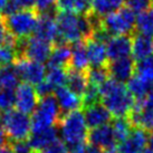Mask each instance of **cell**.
Returning a JSON list of instances; mask_svg holds the SVG:
<instances>
[{
  "mask_svg": "<svg viewBox=\"0 0 153 153\" xmlns=\"http://www.w3.org/2000/svg\"><path fill=\"white\" fill-rule=\"evenodd\" d=\"M87 143L94 145L102 151L116 149V140H115L114 132L111 124H105L98 128L88 130L87 134Z\"/></svg>",
  "mask_w": 153,
  "mask_h": 153,
  "instance_id": "7c38bea8",
  "label": "cell"
},
{
  "mask_svg": "<svg viewBox=\"0 0 153 153\" xmlns=\"http://www.w3.org/2000/svg\"><path fill=\"white\" fill-rule=\"evenodd\" d=\"M54 45L46 40L31 36L27 39L17 40L18 58L25 57L27 59L43 64L48 60L53 51Z\"/></svg>",
  "mask_w": 153,
  "mask_h": 153,
  "instance_id": "ba28073f",
  "label": "cell"
},
{
  "mask_svg": "<svg viewBox=\"0 0 153 153\" xmlns=\"http://www.w3.org/2000/svg\"><path fill=\"white\" fill-rule=\"evenodd\" d=\"M39 101L40 97L36 88L28 83H20L15 91V106L22 113L33 114Z\"/></svg>",
  "mask_w": 153,
  "mask_h": 153,
  "instance_id": "8fae6325",
  "label": "cell"
},
{
  "mask_svg": "<svg viewBox=\"0 0 153 153\" xmlns=\"http://www.w3.org/2000/svg\"><path fill=\"white\" fill-rule=\"evenodd\" d=\"M100 95L102 104L114 117H128L135 105V98L126 85L112 78L100 87Z\"/></svg>",
  "mask_w": 153,
  "mask_h": 153,
  "instance_id": "7a4b0ae2",
  "label": "cell"
},
{
  "mask_svg": "<svg viewBox=\"0 0 153 153\" xmlns=\"http://www.w3.org/2000/svg\"><path fill=\"white\" fill-rule=\"evenodd\" d=\"M111 125H112V128L114 132L115 140L117 142V144L125 140L133 130V125L128 117H114L112 120Z\"/></svg>",
  "mask_w": 153,
  "mask_h": 153,
  "instance_id": "f546056e",
  "label": "cell"
},
{
  "mask_svg": "<svg viewBox=\"0 0 153 153\" xmlns=\"http://www.w3.org/2000/svg\"><path fill=\"white\" fill-rule=\"evenodd\" d=\"M135 73L136 75L153 84V56L146 59L136 62Z\"/></svg>",
  "mask_w": 153,
  "mask_h": 153,
  "instance_id": "d6a6232c",
  "label": "cell"
},
{
  "mask_svg": "<svg viewBox=\"0 0 153 153\" xmlns=\"http://www.w3.org/2000/svg\"><path fill=\"white\" fill-rule=\"evenodd\" d=\"M66 86L69 91L82 98L88 86V81L86 77V72H78L72 68H67V82Z\"/></svg>",
  "mask_w": 153,
  "mask_h": 153,
  "instance_id": "d4e9b609",
  "label": "cell"
},
{
  "mask_svg": "<svg viewBox=\"0 0 153 153\" xmlns=\"http://www.w3.org/2000/svg\"><path fill=\"white\" fill-rule=\"evenodd\" d=\"M132 51V36H115L107 42L106 53L108 62L130 57Z\"/></svg>",
  "mask_w": 153,
  "mask_h": 153,
  "instance_id": "9a60e30c",
  "label": "cell"
},
{
  "mask_svg": "<svg viewBox=\"0 0 153 153\" xmlns=\"http://www.w3.org/2000/svg\"><path fill=\"white\" fill-rule=\"evenodd\" d=\"M54 96L57 101L62 117L71 112L81 110V107H83L82 98L73 93L72 91H69L66 86L56 88L54 92Z\"/></svg>",
  "mask_w": 153,
  "mask_h": 153,
  "instance_id": "2e32d148",
  "label": "cell"
},
{
  "mask_svg": "<svg viewBox=\"0 0 153 153\" xmlns=\"http://www.w3.org/2000/svg\"><path fill=\"white\" fill-rule=\"evenodd\" d=\"M84 119L88 128H95L112 122L113 116L101 102L84 108Z\"/></svg>",
  "mask_w": 153,
  "mask_h": 153,
  "instance_id": "e0dca14e",
  "label": "cell"
},
{
  "mask_svg": "<svg viewBox=\"0 0 153 153\" xmlns=\"http://www.w3.org/2000/svg\"><path fill=\"white\" fill-rule=\"evenodd\" d=\"M133 128L153 131V93L143 100L135 101V105L128 116Z\"/></svg>",
  "mask_w": 153,
  "mask_h": 153,
  "instance_id": "9c48e42d",
  "label": "cell"
},
{
  "mask_svg": "<svg viewBox=\"0 0 153 153\" xmlns=\"http://www.w3.org/2000/svg\"><path fill=\"white\" fill-rule=\"evenodd\" d=\"M7 36H8V30H7V27H6L4 18L1 16L0 17V47L4 45Z\"/></svg>",
  "mask_w": 153,
  "mask_h": 153,
  "instance_id": "b9f144b4",
  "label": "cell"
},
{
  "mask_svg": "<svg viewBox=\"0 0 153 153\" xmlns=\"http://www.w3.org/2000/svg\"><path fill=\"white\" fill-rule=\"evenodd\" d=\"M86 77L88 84L94 85L96 87H101V86L107 81L110 79V74H108V69L107 66L105 67H89L86 71Z\"/></svg>",
  "mask_w": 153,
  "mask_h": 153,
  "instance_id": "4dcf8cb0",
  "label": "cell"
},
{
  "mask_svg": "<svg viewBox=\"0 0 153 153\" xmlns=\"http://www.w3.org/2000/svg\"><path fill=\"white\" fill-rule=\"evenodd\" d=\"M89 67H105L108 64L106 45L93 39L85 40Z\"/></svg>",
  "mask_w": 153,
  "mask_h": 153,
  "instance_id": "ffe728a7",
  "label": "cell"
},
{
  "mask_svg": "<svg viewBox=\"0 0 153 153\" xmlns=\"http://www.w3.org/2000/svg\"><path fill=\"white\" fill-rule=\"evenodd\" d=\"M56 22L58 28V39L55 45H73L78 42H85L92 37L94 31L88 13L77 15L73 13H58Z\"/></svg>",
  "mask_w": 153,
  "mask_h": 153,
  "instance_id": "6da1fadb",
  "label": "cell"
},
{
  "mask_svg": "<svg viewBox=\"0 0 153 153\" xmlns=\"http://www.w3.org/2000/svg\"><path fill=\"white\" fill-rule=\"evenodd\" d=\"M34 9L38 15H58L56 9V0H35Z\"/></svg>",
  "mask_w": 153,
  "mask_h": 153,
  "instance_id": "d590c367",
  "label": "cell"
},
{
  "mask_svg": "<svg viewBox=\"0 0 153 153\" xmlns=\"http://www.w3.org/2000/svg\"><path fill=\"white\" fill-rule=\"evenodd\" d=\"M39 153H69V151L66 148V145L63 143V141L57 140L56 142H54L49 146H47L46 149H44Z\"/></svg>",
  "mask_w": 153,
  "mask_h": 153,
  "instance_id": "60d3db41",
  "label": "cell"
},
{
  "mask_svg": "<svg viewBox=\"0 0 153 153\" xmlns=\"http://www.w3.org/2000/svg\"><path fill=\"white\" fill-rule=\"evenodd\" d=\"M15 105V91L0 88V112L11 110Z\"/></svg>",
  "mask_w": 153,
  "mask_h": 153,
  "instance_id": "8d00e7d4",
  "label": "cell"
},
{
  "mask_svg": "<svg viewBox=\"0 0 153 153\" xmlns=\"http://www.w3.org/2000/svg\"><path fill=\"white\" fill-rule=\"evenodd\" d=\"M149 144V133L144 128H133L130 135L116 146L117 153H140Z\"/></svg>",
  "mask_w": 153,
  "mask_h": 153,
  "instance_id": "4fadbf2b",
  "label": "cell"
},
{
  "mask_svg": "<svg viewBox=\"0 0 153 153\" xmlns=\"http://www.w3.org/2000/svg\"><path fill=\"white\" fill-rule=\"evenodd\" d=\"M135 30L139 34L153 37V6L137 15Z\"/></svg>",
  "mask_w": 153,
  "mask_h": 153,
  "instance_id": "f1b7e54d",
  "label": "cell"
},
{
  "mask_svg": "<svg viewBox=\"0 0 153 153\" xmlns=\"http://www.w3.org/2000/svg\"><path fill=\"white\" fill-rule=\"evenodd\" d=\"M56 9L58 13H76L77 0H56Z\"/></svg>",
  "mask_w": 153,
  "mask_h": 153,
  "instance_id": "f35d334b",
  "label": "cell"
},
{
  "mask_svg": "<svg viewBox=\"0 0 153 153\" xmlns=\"http://www.w3.org/2000/svg\"><path fill=\"white\" fill-rule=\"evenodd\" d=\"M125 0H92L91 13L100 18H105L111 13L123 8Z\"/></svg>",
  "mask_w": 153,
  "mask_h": 153,
  "instance_id": "cb8c5ba5",
  "label": "cell"
},
{
  "mask_svg": "<svg viewBox=\"0 0 153 153\" xmlns=\"http://www.w3.org/2000/svg\"><path fill=\"white\" fill-rule=\"evenodd\" d=\"M4 18L8 33L17 40H20L29 38L34 35L39 15L34 8L22 9Z\"/></svg>",
  "mask_w": 153,
  "mask_h": 153,
  "instance_id": "277c9868",
  "label": "cell"
},
{
  "mask_svg": "<svg viewBox=\"0 0 153 153\" xmlns=\"http://www.w3.org/2000/svg\"><path fill=\"white\" fill-rule=\"evenodd\" d=\"M0 153H15V152L11 149L10 144H4L0 146Z\"/></svg>",
  "mask_w": 153,
  "mask_h": 153,
  "instance_id": "ee69618b",
  "label": "cell"
},
{
  "mask_svg": "<svg viewBox=\"0 0 153 153\" xmlns=\"http://www.w3.org/2000/svg\"><path fill=\"white\" fill-rule=\"evenodd\" d=\"M10 146H11V149L13 150L15 153H39L31 148L28 140L10 142Z\"/></svg>",
  "mask_w": 153,
  "mask_h": 153,
  "instance_id": "ab89813d",
  "label": "cell"
},
{
  "mask_svg": "<svg viewBox=\"0 0 153 153\" xmlns=\"http://www.w3.org/2000/svg\"><path fill=\"white\" fill-rule=\"evenodd\" d=\"M19 82H20V77L18 75L13 64L0 67V88L13 91L20 84Z\"/></svg>",
  "mask_w": 153,
  "mask_h": 153,
  "instance_id": "83f0119b",
  "label": "cell"
},
{
  "mask_svg": "<svg viewBox=\"0 0 153 153\" xmlns=\"http://www.w3.org/2000/svg\"><path fill=\"white\" fill-rule=\"evenodd\" d=\"M140 153H153V150L151 149V148H145V149Z\"/></svg>",
  "mask_w": 153,
  "mask_h": 153,
  "instance_id": "7dc6e473",
  "label": "cell"
},
{
  "mask_svg": "<svg viewBox=\"0 0 153 153\" xmlns=\"http://www.w3.org/2000/svg\"><path fill=\"white\" fill-rule=\"evenodd\" d=\"M8 137L6 135V132L4 128V122H2V113L0 112V146L4 144H8Z\"/></svg>",
  "mask_w": 153,
  "mask_h": 153,
  "instance_id": "7bdbcfd3",
  "label": "cell"
},
{
  "mask_svg": "<svg viewBox=\"0 0 153 153\" xmlns=\"http://www.w3.org/2000/svg\"><path fill=\"white\" fill-rule=\"evenodd\" d=\"M152 2H153V0H152Z\"/></svg>",
  "mask_w": 153,
  "mask_h": 153,
  "instance_id": "681fc988",
  "label": "cell"
},
{
  "mask_svg": "<svg viewBox=\"0 0 153 153\" xmlns=\"http://www.w3.org/2000/svg\"><path fill=\"white\" fill-rule=\"evenodd\" d=\"M9 0H0V17L4 15V11L6 7H7V4H8Z\"/></svg>",
  "mask_w": 153,
  "mask_h": 153,
  "instance_id": "f6af8a7d",
  "label": "cell"
},
{
  "mask_svg": "<svg viewBox=\"0 0 153 153\" xmlns=\"http://www.w3.org/2000/svg\"><path fill=\"white\" fill-rule=\"evenodd\" d=\"M131 56L135 62L146 59L153 56V39L139 33L132 36Z\"/></svg>",
  "mask_w": 153,
  "mask_h": 153,
  "instance_id": "d6986e66",
  "label": "cell"
},
{
  "mask_svg": "<svg viewBox=\"0 0 153 153\" xmlns=\"http://www.w3.org/2000/svg\"><path fill=\"white\" fill-rule=\"evenodd\" d=\"M135 65L136 62L132 58V56L108 62L107 69L110 77L114 81L124 84L135 75Z\"/></svg>",
  "mask_w": 153,
  "mask_h": 153,
  "instance_id": "5bb4252c",
  "label": "cell"
},
{
  "mask_svg": "<svg viewBox=\"0 0 153 153\" xmlns=\"http://www.w3.org/2000/svg\"><path fill=\"white\" fill-rule=\"evenodd\" d=\"M56 17L57 16H51V15H39L38 24L34 33L35 37H38L55 45L58 39V28H57Z\"/></svg>",
  "mask_w": 153,
  "mask_h": 153,
  "instance_id": "ac0fdd59",
  "label": "cell"
},
{
  "mask_svg": "<svg viewBox=\"0 0 153 153\" xmlns=\"http://www.w3.org/2000/svg\"><path fill=\"white\" fill-rule=\"evenodd\" d=\"M149 145H150V148L153 150V132L149 135Z\"/></svg>",
  "mask_w": 153,
  "mask_h": 153,
  "instance_id": "bcb514c9",
  "label": "cell"
},
{
  "mask_svg": "<svg viewBox=\"0 0 153 153\" xmlns=\"http://www.w3.org/2000/svg\"><path fill=\"white\" fill-rule=\"evenodd\" d=\"M152 0H125V7L134 13H141L151 7Z\"/></svg>",
  "mask_w": 153,
  "mask_h": 153,
  "instance_id": "74e56055",
  "label": "cell"
},
{
  "mask_svg": "<svg viewBox=\"0 0 153 153\" xmlns=\"http://www.w3.org/2000/svg\"><path fill=\"white\" fill-rule=\"evenodd\" d=\"M58 125L62 141L68 150L85 143L87 140L88 128L84 119V113L81 110L64 115Z\"/></svg>",
  "mask_w": 153,
  "mask_h": 153,
  "instance_id": "3957f363",
  "label": "cell"
},
{
  "mask_svg": "<svg viewBox=\"0 0 153 153\" xmlns=\"http://www.w3.org/2000/svg\"><path fill=\"white\" fill-rule=\"evenodd\" d=\"M4 128L8 140L24 141L31 134V117L28 114L11 108L2 113Z\"/></svg>",
  "mask_w": 153,
  "mask_h": 153,
  "instance_id": "8992f818",
  "label": "cell"
},
{
  "mask_svg": "<svg viewBox=\"0 0 153 153\" xmlns=\"http://www.w3.org/2000/svg\"><path fill=\"white\" fill-rule=\"evenodd\" d=\"M103 153H117V152H116V149H114V150H108V151H103Z\"/></svg>",
  "mask_w": 153,
  "mask_h": 153,
  "instance_id": "c3c4849f",
  "label": "cell"
},
{
  "mask_svg": "<svg viewBox=\"0 0 153 153\" xmlns=\"http://www.w3.org/2000/svg\"><path fill=\"white\" fill-rule=\"evenodd\" d=\"M17 39L8 33L4 45L0 47V67L13 65L18 58Z\"/></svg>",
  "mask_w": 153,
  "mask_h": 153,
  "instance_id": "4316f807",
  "label": "cell"
},
{
  "mask_svg": "<svg viewBox=\"0 0 153 153\" xmlns=\"http://www.w3.org/2000/svg\"><path fill=\"white\" fill-rule=\"evenodd\" d=\"M72 48L71 45L62 44L55 45L49 58L47 60L48 68H68L71 63Z\"/></svg>",
  "mask_w": 153,
  "mask_h": 153,
  "instance_id": "7402d4cb",
  "label": "cell"
},
{
  "mask_svg": "<svg viewBox=\"0 0 153 153\" xmlns=\"http://www.w3.org/2000/svg\"><path fill=\"white\" fill-rule=\"evenodd\" d=\"M72 55H71V63L69 67L78 72H86L89 68L88 57L86 51L85 42H78L71 45Z\"/></svg>",
  "mask_w": 153,
  "mask_h": 153,
  "instance_id": "603a6c76",
  "label": "cell"
},
{
  "mask_svg": "<svg viewBox=\"0 0 153 153\" xmlns=\"http://www.w3.org/2000/svg\"><path fill=\"white\" fill-rule=\"evenodd\" d=\"M136 15L128 7L121 8L119 11L111 13L102 19L103 29L111 37L115 36H131L135 31Z\"/></svg>",
  "mask_w": 153,
  "mask_h": 153,
  "instance_id": "52a82bcc",
  "label": "cell"
},
{
  "mask_svg": "<svg viewBox=\"0 0 153 153\" xmlns=\"http://www.w3.org/2000/svg\"><path fill=\"white\" fill-rule=\"evenodd\" d=\"M35 6V0H9L7 7L4 9L2 17L10 16L11 13H16L22 9H31Z\"/></svg>",
  "mask_w": 153,
  "mask_h": 153,
  "instance_id": "836d02e7",
  "label": "cell"
},
{
  "mask_svg": "<svg viewBox=\"0 0 153 153\" xmlns=\"http://www.w3.org/2000/svg\"><path fill=\"white\" fill-rule=\"evenodd\" d=\"M45 81L48 82L55 89L63 87L67 82V68H48Z\"/></svg>",
  "mask_w": 153,
  "mask_h": 153,
  "instance_id": "1f68e13d",
  "label": "cell"
},
{
  "mask_svg": "<svg viewBox=\"0 0 153 153\" xmlns=\"http://www.w3.org/2000/svg\"><path fill=\"white\" fill-rule=\"evenodd\" d=\"M58 132L59 131H58L57 126H53V128H46L43 131L35 132V133L30 134L28 142L35 151L40 152L44 149H46L47 146L53 144L54 142L59 140L58 139Z\"/></svg>",
  "mask_w": 153,
  "mask_h": 153,
  "instance_id": "44dd1931",
  "label": "cell"
},
{
  "mask_svg": "<svg viewBox=\"0 0 153 153\" xmlns=\"http://www.w3.org/2000/svg\"><path fill=\"white\" fill-rule=\"evenodd\" d=\"M13 66L16 68L20 79H22L24 83L37 86L42 82L45 81L46 67L44 66V64L29 60L25 57H19L13 63Z\"/></svg>",
  "mask_w": 153,
  "mask_h": 153,
  "instance_id": "30bf717a",
  "label": "cell"
},
{
  "mask_svg": "<svg viewBox=\"0 0 153 153\" xmlns=\"http://www.w3.org/2000/svg\"><path fill=\"white\" fill-rule=\"evenodd\" d=\"M126 87H128V92L133 95V97L135 98V101L143 100L148 95L153 93L152 83H150V82L140 77L136 74L128 82V86Z\"/></svg>",
  "mask_w": 153,
  "mask_h": 153,
  "instance_id": "484cf974",
  "label": "cell"
},
{
  "mask_svg": "<svg viewBox=\"0 0 153 153\" xmlns=\"http://www.w3.org/2000/svg\"><path fill=\"white\" fill-rule=\"evenodd\" d=\"M101 102V95H100V88L94 85L88 84L87 88H86L85 93L82 96V104H83V108L91 106L93 104Z\"/></svg>",
  "mask_w": 153,
  "mask_h": 153,
  "instance_id": "e575fe53",
  "label": "cell"
},
{
  "mask_svg": "<svg viewBox=\"0 0 153 153\" xmlns=\"http://www.w3.org/2000/svg\"><path fill=\"white\" fill-rule=\"evenodd\" d=\"M60 119L62 114L54 94L40 98L31 116V133L57 126Z\"/></svg>",
  "mask_w": 153,
  "mask_h": 153,
  "instance_id": "5b68a950",
  "label": "cell"
}]
</instances>
